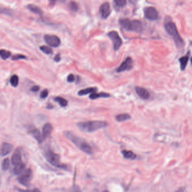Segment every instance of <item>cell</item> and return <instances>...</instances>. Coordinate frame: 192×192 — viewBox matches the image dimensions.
Here are the masks:
<instances>
[{
	"instance_id": "28",
	"label": "cell",
	"mask_w": 192,
	"mask_h": 192,
	"mask_svg": "<svg viewBox=\"0 0 192 192\" xmlns=\"http://www.w3.org/2000/svg\"><path fill=\"white\" fill-rule=\"evenodd\" d=\"M10 164V160L9 158H7L4 159L2 162V164H1L2 170L4 171H7L8 169H9Z\"/></svg>"
},
{
	"instance_id": "5",
	"label": "cell",
	"mask_w": 192,
	"mask_h": 192,
	"mask_svg": "<svg viewBox=\"0 0 192 192\" xmlns=\"http://www.w3.org/2000/svg\"><path fill=\"white\" fill-rule=\"evenodd\" d=\"M45 158L50 164L59 169L68 170V167L66 164H61L60 161L59 155L53 152L52 150H47L45 152Z\"/></svg>"
},
{
	"instance_id": "23",
	"label": "cell",
	"mask_w": 192,
	"mask_h": 192,
	"mask_svg": "<svg viewBox=\"0 0 192 192\" xmlns=\"http://www.w3.org/2000/svg\"><path fill=\"white\" fill-rule=\"evenodd\" d=\"M115 118L118 122H123L130 120L131 118V116L127 113H122L117 115Z\"/></svg>"
},
{
	"instance_id": "26",
	"label": "cell",
	"mask_w": 192,
	"mask_h": 192,
	"mask_svg": "<svg viewBox=\"0 0 192 192\" xmlns=\"http://www.w3.org/2000/svg\"><path fill=\"white\" fill-rule=\"evenodd\" d=\"M11 52L9 51L3 49L0 50V57L4 60H6L7 59H8L11 56Z\"/></svg>"
},
{
	"instance_id": "29",
	"label": "cell",
	"mask_w": 192,
	"mask_h": 192,
	"mask_svg": "<svg viewBox=\"0 0 192 192\" xmlns=\"http://www.w3.org/2000/svg\"><path fill=\"white\" fill-rule=\"evenodd\" d=\"M69 7L70 8V9L74 11V12H76L78 11V6L77 5V4L75 2V1H71L69 2Z\"/></svg>"
},
{
	"instance_id": "19",
	"label": "cell",
	"mask_w": 192,
	"mask_h": 192,
	"mask_svg": "<svg viewBox=\"0 0 192 192\" xmlns=\"http://www.w3.org/2000/svg\"><path fill=\"white\" fill-rule=\"evenodd\" d=\"M123 157L126 159L134 160L137 158V155L131 150H123L121 152Z\"/></svg>"
},
{
	"instance_id": "14",
	"label": "cell",
	"mask_w": 192,
	"mask_h": 192,
	"mask_svg": "<svg viewBox=\"0 0 192 192\" xmlns=\"http://www.w3.org/2000/svg\"><path fill=\"white\" fill-rule=\"evenodd\" d=\"M22 162V157L21 151L19 148H17L15 150L11 157V163L14 166Z\"/></svg>"
},
{
	"instance_id": "27",
	"label": "cell",
	"mask_w": 192,
	"mask_h": 192,
	"mask_svg": "<svg viewBox=\"0 0 192 192\" xmlns=\"http://www.w3.org/2000/svg\"><path fill=\"white\" fill-rule=\"evenodd\" d=\"M10 84H11V86H13V87H17L19 84V77L18 76L16 75L11 76V77L10 78Z\"/></svg>"
},
{
	"instance_id": "4",
	"label": "cell",
	"mask_w": 192,
	"mask_h": 192,
	"mask_svg": "<svg viewBox=\"0 0 192 192\" xmlns=\"http://www.w3.org/2000/svg\"><path fill=\"white\" fill-rule=\"evenodd\" d=\"M120 25L127 31L141 32L143 31V24L139 20H130L128 19H120Z\"/></svg>"
},
{
	"instance_id": "22",
	"label": "cell",
	"mask_w": 192,
	"mask_h": 192,
	"mask_svg": "<svg viewBox=\"0 0 192 192\" xmlns=\"http://www.w3.org/2000/svg\"><path fill=\"white\" fill-rule=\"evenodd\" d=\"M28 9L31 12L34 14H38V15H42L43 13L42 9L36 5H33V4H30L28 5L27 6Z\"/></svg>"
},
{
	"instance_id": "7",
	"label": "cell",
	"mask_w": 192,
	"mask_h": 192,
	"mask_svg": "<svg viewBox=\"0 0 192 192\" xmlns=\"http://www.w3.org/2000/svg\"><path fill=\"white\" fill-rule=\"evenodd\" d=\"M108 37L112 41L113 49L115 51H118L122 46V40L116 31H111L108 33Z\"/></svg>"
},
{
	"instance_id": "8",
	"label": "cell",
	"mask_w": 192,
	"mask_h": 192,
	"mask_svg": "<svg viewBox=\"0 0 192 192\" xmlns=\"http://www.w3.org/2000/svg\"><path fill=\"white\" fill-rule=\"evenodd\" d=\"M44 40L47 45L52 47H58L61 43L60 38L58 37L56 35L46 34L44 37Z\"/></svg>"
},
{
	"instance_id": "12",
	"label": "cell",
	"mask_w": 192,
	"mask_h": 192,
	"mask_svg": "<svg viewBox=\"0 0 192 192\" xmlns=\"http://www.w3.org/2000/svg\"><path fill=\"white\" fill-rule=\"evenodd\" d=\"M13 146L10 143H4L0 146V155L6 156L10 154L13 150Z\"/></svg>"
},
{
	"instance_id": "25",
	"label": "cell",
	"mask_w": 192,
	"mask_h": 192,
	"mask_svg": "<svg viewBox=\"0 0 192 192\" xmlns=\"http://www.w3.org/2000/svg\"><path fill=\"white\" fill-rule=\"evenodd\" d=\"M54 100L57 103H59V104L61 106V107H66L68 104L67 100L61 96H57L56 98H55Z\"/></svg>"
},
{
	"instance_id": "2",
	"label": "cell",
	"mask_w": 192,
	"mask_h": 192,
	"mask_svg": "<svg viewBox=\"0 0 192 192\" xmlns=\"http://www.w3.org/2000/svg\"><path fill=\"white\" fill-rule=\"evenodd\" d=\"M108 126V123L102 121H89L78 122L77 126L81 131L87 133H92Z\"/></svg>"
},
{
	"instance_id": "21",
	"label": "cell",
	"mask_w": 192,
	"mask_h": 192,
	"mask_svg": "<svg viewBox=\"0 0 192 192\" xmlns=\"http://www.w3.org/2000/svg\"><path fill=\"white\" fill-rule=\"evenodd\" d=\"M25 168V164L23 162L19 164L15 165V167L13 169V173L15 175H20L22 173Z\"/></svg>"
},
{
	"instance_id": "24",
	"label": "cell",
	"mask_w": 192,
	"mask_h": 192,
	"mask_svg": "<svg viewBox=\"0 0 192 192\" xmlns=\"http://www.w3.org/2000/svg\"><path fill=\"white\" fill-rule=\"evenodd\" d=\"M13 14H14V12L12 10L0 5V14H3V15H7L10 16H12Z\"/></svg>"
},
{
	"instance_id": "30",
	"label": "cell",
	"mask_w": 192,
	"mask_h": 192,
	"mask_svg": "<svg viewBox=\"0 0 192 192\" xmlns=\"http://www.w3.org/2000/svg\"><path fill=\"white\" fill-rule=\"evenodd\" d=\"M113 1L115 4L120 7H123L126 5V0H113Z\"/></svg>"
},
{
	"instance_id": "35",
	"label": "cell",
	"mask_w": 192,
	"mask_h": 192,
	"mask_svg": "<svg viewBox=\"0 0 192 192\" xmlns=\"http://www.w3.org/2000/svg\"><path fill=\"white\" fill-rule=\"evenodd\" d=\"M39 90H40V87H39L38 86L35 85V86H33L32 87H31V91H32L35 93V92H37Z\"/></svg>"
},
{
	"instance_id": "3",
	"label": "cell",
	"mask_w": 192,
	"mask_h": 192,
	"mask_svg": "<svg viewBox=\"0 0 192 192\" xmlns=\"http://www.w3.org/2000/svg\"><path fill=\"white\" fill-rule=\"evenodd\" d=\"M164 29L167 33L173 39L177 47L182 48L184 46V40L179 33L177 27L173 22H167L164 24Z\"/></svg>"
},
{
	"instance_id": "37",
	"label": "cell",
	"mask_w": 192,
	"mask_h": 192,
	"mask_svg": "<svg viewBox=\"0 0 192 192\" xmlns=\"http://www.w3.org/2000/svg\"><path fill=\"white\" fill-rule=\"evenodd\" d=\"M50 1V2L52 3V4H54L55 2V1H56V0H49Z\"/></svg>"
},
{
	"instance_id": "15",
	"label": "cell",
	"mask_w": 192,
	"mask_h": 192,
	"mask_svg": "<svg viewBox=\"0 0 192 192\" xmlns=\"http://www.w3.org/2000/svg\"><path fill=\"white\" fill-rule=\"evenodd\" d=\"M191 56V52H189L185 56H182L180 58L179 60L180 64V69L182 70H184L185 69L187 66L188 61L189 60Z\"/></svg>"
},
{
	"instance_id": "32",
	"label": "cell",
	"mask_w": 192,
	"mask_h": 192,
	"mask_svg": "<svg viewBox=\"0 0 192 192\" xmlns=\"http://www.w3.org/2000/svg\"><path fill=\"white\" fill-rule=\"evenodd\" d=\"M26 58H27L26 56H24L23 55L17 54V55H15L13 56L12 60L13 61H18V60H20V59H25Z\"/></svg>"
},
{
	"instance_id": "36",
	"label": "cell",
	"mask_w": 192,
	"mask_h": 192,
	"mask_svg": "<svg viewBox=\"0 0 192 192\" xmlns=\"http://www.w3.org/2000/svg\"><path fill=\"white\" fill-rule=\"evenodd\" d=\"M55 61L56 62H58V61H61V58H60V55H59V54H58V55L55 56Z\"/></svg>"
},
{
	"instance_id": "20",
	"label": "cell",
	"mask_w": 192,
	"mask_h": 192,
	"mask_svg": "<svg viewBox=\"0 0 192 192\" xmlns=\"http://www.w3.org/2000/svg\"><path fill=\"white\" fill-rule=\"evenodd\" d=\"M98 89L96 87H89L85 89L81 90L78 92V95L79 96H84L89 94H92L93 93L96 92Z\"/></svg>"
},
{
	"instance_id": "9",
	"label": "cell",
	"mask_w": 192,
	"mask_h": 192,
	"mask_svg": "<svg viewBox=\"0 0 192 192\" xmlns=\"http://www.w3.org/2000/svg\"><path fill=\"white\" fill-rule=\"evenodd\" d=\"M133 68V61L130 57H128L125 61L122 62L121 64L116 69V72L121 73L125 71H128L132 69Z\"/></svg>"
},
{
	"instance_id": "13",
	"label": "cell",
	"mask_w": 192,
	"mask_h": 192,
	"mask_svg": "<svg viewBox=\"0 0 192 192\" xmlns=\"http://www.w3.org/2000/svg\"><path fill=\"white\" fill-rule=\"evenodd\" d=\"M135 91L137 95L143 100H147L150 97L149 92L144 87L136 86L135 87Z\"/></svg>"
},
{
	"instance_id": "10",
	"label": "cell",
	"mask_w": 192,
	"mask_h": 192,
	"mask_svg": "<svg viewBox=\"0 0 192 192\" xmlns=\"http://www.w3.org/2000/svg\"><path fill=\"white\" fill-rule=\"evenodd\" d=\"M144 16L149 20H155L158 18V13L154 7H147L144 9Z\"/></svg>"
},
{
	"instance_id": "33",
	"label": "cell",
	"mask_w": 192,
	"mask_h": 192,
	"mask_svg": "<svg viewBox=\"0 0 192 192\" xmlns=\"http://www.w3.org/2000/svg\"><path fill=\"white\" fill-rule=\"evenodd\" d=\"M49 95V91L47 89L43 90L40 94V98L41 99L46 98Z\"/></svg>"
},
{
	"instance_id": "6",
	"label": "cell",
	"mask_w": 192,
	"mask_h": 192,
	"mask_svg": "<svg viewBox=\"0 0 192 192\" xmlns=\"http://www.w3.org/2000/svg\"><path fill=\"white\" fill-rule=\"evenodd\" d=\"M32 178V171L31 169L24 170L18 178V182L24 187H28Z\"/></svg>"
},
{
	"instance_id": "1",
	"label": "cell",
	"mask_w": 192,
	"mask_h": 192,
	"mask_svg": "<svg viewBox=\"0 0 192 192\" xmlns=\"http://www.w3.org/2000/svg\"><path fill=\"white\" fill-rule=\"evenodd\" d=\"M64 135L66 137L73 143L75 145L82 150L86 154L92 155L93 154V150L91 145L84 139L76 136L73 133L70 131H66L64 132Z\"/></svg>"
},
{
	"instance_id": "34",
	"label": "cell",
	"mask_w": 192,
	"mask_h": 192,
	"mask_svg": "<svg viewBox=\"0 0 192 192\" xmlns=\"http://www.w3.org/2000/svg\"><path fill=\"white\" fill-rule=\"evenodd\" d=\"M75 76L73 74H70L67 77V81L69 83L73 82L74 81H75Z\"/></svg>"
},
{
	"instance_id": "18",
	"label": "cell",
	"mask_w": 192,
	"mask_h": 192,
	"mask_svg": "<svg viewBox=\"0 0 192 192\" xmlns=\"http://www.w3.org/2000/svg\"><path fill=\"white\" fill-rule=\"evenodd\" d=\"M30 133L31 134V135H32L33 137L39 143H41L42 141L43 140V137H42V135L40 132V131H39L37 128H33L32 130H31L30 131Z\"/></svg>"
},
{
	"instance_id": "11",
	"label": "cell",
	"mask_w": 192,
	"mask_h": 192,
	"mask_svg": "<svg viewBox=\"0 0 192 192\" xmlns=\"http://www.w3.org/2000/svg\"><path fill=\"white\" fill-rule=\"evenodd\" d=\"M99 12L102 18L104 19H107L109 16L111 12L110 4L108 2H105L103 3V4H102L100 6Z\"/></svg>"
},
{
	"instance_id": "16",
	"label": "cell",
	"mask_w": 192,
	"mask_h": 192,
	"mask_svg": "<svg viewBox=\"0 0 192 192\" xmlns=\"http://www.w3.org/2000/svg\"><path fill=\"white\" fill-rule=\"evenodd\" d=\"M52 126L50 123H46L42 128V137L43 139L47 138L52 134Z\"/></svg>"
},
{
	"instance_id": "31",
	"label": "cell",
	"mask_w": 192,
	"mask_h": 192,
	"mask_svg": "<svg viewBox=\"0 0 192 192\" xmlns=\"http://www.w3.org/2000/svg\"><path fill=\"white\" fill-rule=\"evenodd\" d=\"M40 50L46 54H52V49L47 46H42L40 47Z\"/></svg>"
},
{
	"instance_id": "17",
	"label": "cell",
	"mask_w": 192,
	"mask_h": 192,
	"mask_svg": "<svg viewBox=\"0 0 192 192\" xmlns=\"http://www.w3.org/2000/svg\"><path fill=\"white\" fill-rule=\"evenodd\" d=\"M110 96H111V95L107 93L101 92L99 93H96V92H95V93H93L90 94L89 98L91 100H95V99L101 98H109Z\"/></svg>"
}]
</instances>
